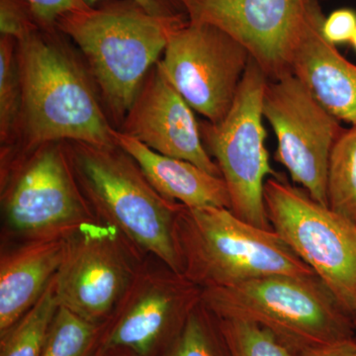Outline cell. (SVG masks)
<instances>
[{"instance_id":"cell-1","label":"cell","mask_w":356,"mask_h":356,"mask_svg":"<svg viewBox=\"0 0 356 356\" xmlns=\"http://www.w3.org/2000/svg\"><path fill=\"white\" fill-rule=\"evenodd\" d=\"M57 26H40L17 41L23 108L20 139L1 165L54 142L111 147L116 129L88 67Z\"/></svg>"},{"instance_id":"cell-2","label":"cell","mask_w":356,"mask_h":356,"mask_svg":"<svg viewBox=\"0 0 356 356\" xmlns=\"http://www.w3.org/2000/svg\"><path fill=\"white\" fill-rule=\"evenodd\" d=\"M187 21L186 15H154L134 0H102L60 16L56 26L83 55L105 112L119 129L170 34Z\"/></svg>"},{"instance_id":"cell-3","label":"cell","mask_w":356,"mask_h":356,"mask_svg":"<svg viewBox=\"0 0 356 356\" xmlns=\"http://www.w3.org/2000/svg\"><path fill=\"white\" fill-rule=\"evenodd\" d=\"M77 185L98 222L116 229L142 257L180 271L175 222L181 204L161 196L120 147L64 142Z\"/></svg>"},{"instance_id":"cell-4","label":"cell","mask_w":356,"mask_h":356,"mask_svg":"<svg viewBox=\"0 0 356 356\" xmlns=\"http://www.w3.org/2000/svg\"><path fill=\"white\" fill-rule=\"evenodd\" d=\"M175 242L181 274L202 290L271 275L317 276L273 229L254 226L226 208L181 205Z\"/></svg>"},{"instance_id":"cell-5","label":"cell","mask_w":356,"mask_h":356,"mask_svg":"<svg viewBox=\"0 0 356 356\" xmlns=\"http://www.w3.org/2000/svg\"><path fill=\"white\" fill-rule=\"evenodd\" d=\"M215 316L261 325L294 353L355 339V324L318 276L271 275L202 290Z\"/></svg>"},{"instance_id":"cell-6","label":"cell","mask_w":356,"mask_h":356,"mask_svg":"<svg viewBox=\"0 0 356 356\" xmlns=\"http://www.w3.org/2000/svg\"><path fill=\"white\" fill-rule=\"evenodd\" d=\"M1 243L70 236L97 221L76 181L64 142L0 168Z\"/></svg>"},{"instance_id":"cell-7","label":"cell","mask_w":356,"mask_h":356,"mask_svg":"<svg viewBox=\"0 0 356 356\" xmlns=\"http://www.w3.org/2000/svg\"><path fill=\"white\" fill-rule=\"evenodd\" d=\"M267 79L250 58L233 105L217 123H199L203 144L219 166L231 196V211L259 228L273 229L264 204L267 177L280 173L271 168L262 124V102Z\"/></svg>"},{"instance_id":"cell-8","label":"cell","mask_w":356,"mask_h":356,"mask_svg":"<svg viewBox=\"0 0 356 356\" xmlns=\"http://www.w3.org/2000/svg\"><path fill=\"white\" fill-rule=\"evenodd\" d=\"M274 231L329 288L353 317L356 302V224L288 184L283 175L264 184Z\"/></svg>"},{"instance_id":"cell-9","label":"cell","mask_w":356,"mask_h":356,"mask_svg":"<svg viewBox=\"0 0 356 356\" xmlns=\"http://www.w3.org/2000/svg\"><path fill=\"white\" fill-rule=\"evenodd\" d=\"M202 289L147 255L103 323L95 356H161L201 301Z\"/></svg>"},{"instance_id":"cell-10","label":"cell","mask_w":356,"mask_h":356,"mask_svg":"<svg viewBox=\"0 0 356 356\" xmlns=\"http://www.w3.org/2000/svg\"><path fill=\"white\" fill-rule=\"evenodd\" d=\"M262 114L277 139L276 161L314 200L329 206L330 158L344 131L339 121L292 72L267 81Z\"/></svg>"},{"instance_id":"cell-11","label":"cell","mask_w":356,"mask_h":356,"mask_svg":"<svg viewBox=\"0 0 356 356\" xmlns=\"http://www.w3.org/2000/svg\"><path fill=\"white\" fill-rule=\"evenodd\" d=\"M250 58L216 26L188 20L173 30L159 63L189 106L217 123L231 109Z\"/></svg>"},{"instance_id":"cell-12","label":"cell","mask_w":356,"mask_h":356,"mask_svg":"<svg viewBox=\"0 0 356 356\" xmlns=\"http://www.w3.org/2000/svg\"><path fill=\"white\" fill-rule=\"evenodd\" d=\"M146 257L108 225L95 221L81 227L67 238L55 277L58 305L89 323L103 324Z\"/></svg>"},{"instance_id":"cell-13","label":"cell","mask_w":356,"mask_h":356,"mask_svg":"<svg viewBox=\"0 0 356 356\" xmlns=\"http://www.w3.org/2000/svg\"><path fill=\"white\" fill-rule=\"evenodd\" d=\"M188 20L243 44L268 81L291 72L293 54L320 10L318 0H178Z\"/></svg>"},{"instance_id":"cell-14","label":"cell","mask_w":356,"mask_h":356,"mask_svg":"<svg viewBox=\"0 0 356 356\" xmlns=\"http://www.w3.org/2000/svg\"><path fill=\"white\" fill-rule=\"evenodd\" d=\"M117 130L156 153L184 159L222 177L219 166L204 146L193 109L165 76L159 60L147 72Z\"/></svg>"},{"instance_id":"cell-15","label":"cell","mask_w":356,"mask_h":356,"mask_svg":"<svg viewBox=\"0 0 356 356\" xmlns=\"http://www.w3.org/2000/svg\"><path fill=\"white\" fill-rule=\"evenodd\" d=\"M69 236L1 243L0 334L32 308L62 266Z\"/></svg>"},{"instance_id":"cell-16","label":"cell","mask_w":356,"mask_h":356,"mask_svg":"<svg viewBox=\"0 0 356 356\" xmlns=\"http://www.w3.org/2000/svg\"><path fill=\"white\" fill-rule=\"evenodd\" d=\"M318 10L293 54L291 72L339 122L356 125V65L346 60L322 33Z\"/></svg>"},{"instance_id":"cell-17","label":"cell","mask_w":356,"mask_h":356,"mask_svg":"<svg viewBox=\"0 0 356 356\" xmlns=\"http://www.w3.org/2000/svg\"><path fill=\"white\" fill-rule=\"evenodd\" d=\"M114 140L117 146L135 159L149 184L163 197L185 207L231 210V196L222 177L184 159L156 153L117 129Z\"/></svg>"},{"instance_id":"cell-18","label":"cell","mask_w":356,"mask_h":356,"mask_svg":"<svg viewBox=\"0 0 356 356\" xmlns=\"http://www.w3.org/2000/svg\"><path fill=\"white\" fill-rule=\"evenodd\" d=\"M23 93L17 40L0 36V145L1 159L15 152L20 139Z\"/></svg>"},{"instance_id":"cell-19","label":"cell","mask_w":356,"mask_h":356,"mask_svg":"<svg viewBox=\"0 0 356 356\" xmlns=\"http://www.w3.org/2000/svg\"><path fill=\"white\" fill-rule=\"evenodd\" d=\"M58 307L54 278L39 301L0 334V356H41Z\"/></svg>"},{"instance_id":"cell-20","label":"cell","mask_w":356,"mask_h":356,"mask_svg":"<svg viewBox=\"0 0 356 356\" xmlns=\"http://www.w3.org/2000/svg\"><path fill=\"white\" fill-rule=\"evenodd\" d=\"M329 207L356 224V125L332 147L327 175Z\"/></svg>"},{"instance_id":"cell-21","label":"cell","mask_w":356,"mask_h":356,"mask_svg":"<svg viewBox=\"0 0 356 356\" xmlns=\"http://www.w3.org/2000/svg\"><path fill=\"white\" fill-rule=\"evenodd\" d=\"M161 356H231V353L219 321L201 300Z\"/></svg>"},{"instance_id":"cell-22","label":"cell","mask_w":356,"mask_h":356,"mask_svg":"<svg viewBox=\"0 0 356 356\" xmlns=\"http://www.w3.org/2000/svg\"><path fill=\"white\" fill-rule=\"evenodd\" d=\"M102 325L58 307L41 356H95Z\"/></svg>"},{"instance_id":"cell-23","label":"cell","mask_w":356,"mask_h":356,"mask_svg":"<svg viewBox=\"0 0 356 356\" xmlns=\"http://www.w3.org/2000/svg\"><path fill=\"white\" fill-rule=\"evenodd\" d=\"M217 318L231 356L296 355L275 334L261 325L238 318Z\"/></svg>"},{"instance_id":"cell-24","label":"cell","mask_w":356,"mask_h":356,"mask_svg":"<svg viewBox=\"0 0 356 356\" xmlns=\"http://www.w3.org/2000/svg\"><path fill=\"white\" fill-rule=\"evenodd\" d=\"M41 26L26 0H0V33L20 41Z\"/></svg>"},{"instance_id":"cell-25","label":"cell","mask_w":356,"mask_h":356,"mask_svg":"<svg viewBox=\"0 0 356 356\" xmlns=\"http://www.w3.org/2000/svg\"><path fill=\"white\" fill-rule=\"evenodd\" d=\"M31 7L35 17L44 27H55L60 16L83 10L89 6L84 0H26Z\"/></svg>"},{"instance_id":"cell-26","label":"cell","mask_w":356,"mask_h":356,"mask_svg":"<svg viewBox=\"0 0 356 356\" xmlns=\"http://www.w3.org/2000/svg\"><path fill=\"white\" fill-rule=\"evenodd\" d=\"M356 29V13L353 9H337L325 18L322 33L327 42L334 44L350 42Z\"/></svg>"},{"instance_id":"cell-27","label":"cell","mask_w":356,"mask_h":356,"mask_svg":"<svg viewBox=\"0 0 356 356\" xmlns=\"http://www.w3.org/2000/svg\"><path fill=\"white\" fill-rule=\"evenodd\" d=\"M84 1L89 6H95L102 0H84ZM134 1L137 2L145 10L154 15L166 16V17L186 15L178 0H134Z\"/></svg>"},{"instance_id":"cell-28","label":"cell","mask_w":356,"mask_h":356,"mask_svg":"<svg viewBox=\"0 0 356 356\" xmlns=\"http://www.w3.org/2000/svg\"><path fill=\"white\" fill-rule=\"evenodd\" d=\"M295 356H356V339L301 351Z\"/></svg>"},{"instance_id":"cell-29","label":"cell","mask_w":356,"mask_h":356,"mask_svg":"<svg viewBox=\"0 0 356 356\" xmlns=\"http://www.w3.org/2000/svg\"><path fill=\"white\" fill-rule=\"evenodd\" d=\"M350 44H353V49H355V51H356V29L353 38L350 40Z\"/></svg>"},{"instance_id":"cell-30","label":"cell","mask_w":356,"mask_h":356,"mask_svg":"<svg viewBox=\"0 0 356 356\" xmlns=\"http://www.w3.org/2000/svg\"><path fill=\"white\" fill-rule=\"evenodd\" d=\"M353 321H355V324L356 325V302H355V309H353Z\"/></svg>"},{"instance_id":"cell-31","label":"cell","mask_w":356,"mask_h":356,"mask_svg":"<svg viewBox=\"0 0 356 356\" xmlns=\"http://www.w3.org/2000/svg\"><path fill=\"white\" fill-rule=\"evenodd\" d=\"M107 356H126V355H107Z\"/></svg>"}]
</instances>
